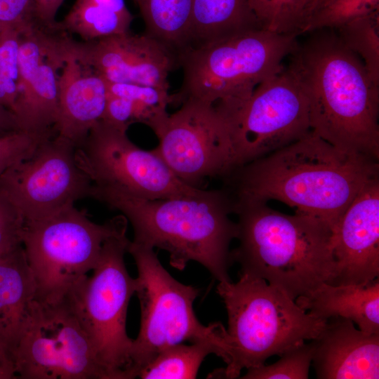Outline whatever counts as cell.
Wrapping results in <instances>:
<instances>
[{
    "label": "cell",
    "instance_id": "obj_31",
    "mask_svg": "<svg viewBox=\"0 0 379 379\" xmlns=\"http://www.w3.org/2000/svg\"><path fill=\"white\" fill-rule=\"evenodd\" d=\"M19 29L0 32V104L13 112L19 77Z\"/></svg>",
    "mask_w": 379,
    "mask_h": 379
},
{
    "label": "cell",
    "instance_id": "obj_26",
    "mask_svg": "<svg viewBox=\"0 0 379 379\" xmlns=\"http://www.w3.org/2000/svg\"><path fill=\"white\" fill-rule=\"evenodd\" d=\"M317 0H248L260 29L298 36L311 18Z\"/></svg>",
    "mask_w": 379,
    "mask_h": 379
},
{
    "label": "cell",
    "instance_id": "obj_32",
    "mask_svg": "<svg viewBox=\"0 0 379 379\" xmlns=\"http://www.w3.org/2000/svg\"><path fill=\"white\" fill-rule=\"evenodd\" d=\"M53 133L18 131L0 138V178L14 164L29 157L39 144Z\"/></svg>",
    "mask_w": 379,
    "mask_h": 379
},
{
    "label": "cell",
    "instance_id": "obj_34",
    "mask_svg": "<svg viewBox=\"0 0 379 379\" xmlns=\"http://www.w3.org/2000/svg\"><path fill=\"white\" fill-rule=\"evenodd\" d=\"M102 121L121 129L128 130L129 126L136 123L132 102L126 98L107 93Z\"/></svg>",
    "mask_w": 379,
    "mask_h": 379
},
{
    "label": "cell",
    "instance_id": "obj_5",
    "mask_svg": "<svg viewBox=\"0 0 379 379\" xmlns=\"http://www.w3.org/2000/svg\"><path fill=\"white\" fill-rule=\"evenodd\" d=\"M217 293L227 312L230 360L213 375L223 378H237L242 369L315 338L327 320L307 312L265 279L247 274L239 273L236 283L219 282Z\"/></svg>",
    "mask_w": 379,
    "mask_h": 379
},
{
    "label": "cell",
    "instance_id": "obj_19",
    "mask_svg": "<svg viewBox=\"0 0 379 379\" xmlns=\"http://www.w3.org/2000/svg\"><path fill=\"white\" fill-rule=\"evenodd\" d=\"M59 78L58 116L55 135L81 146L93 126L102 118L107 96V81L70 48Z\"/></svg>",
    "mask_w": 379,
    "mask_h": 379
},
{
    "label": "cell",
    "instance_id": "obj_9",
    "mask_svg": "<svg viewBox=\"0 0 379 379\" xmlns=\"http://www.w3.org/2000/svg\"><path fill=\"white\" fill-rule=\"evenodd\" d=\"M129 242L126 230L106 239L93 275L83 277L66 296L105 379H129L133 339L126 332V317L136 288L124 262Z\"/></svg>",
    "mask_w": 379,
    "mask_h": 379
},
{
    "label": "cell",
    "instance_id": "obj_2",
    "mask_svg": "<svg viewBox=\"0 0 379 379\" xmlns=\"http://www.w3.org/2000/svg\"><path fill=\"white\" fill-rule=\"evenodd\" d=\"M307 96L312 131L347 151L379 159V85L335 32H321L289 55Z\"/></svg>",
    "mask_w": 379,
    "mask_h": 379
},
{
    "label": "cell",
    "instance_id": "obj_37",
    "mask_svg": "<svg viewBox=\"0 0 379 379\" xmlns=\"http://www.w3.org/2000/svg\"><path fill=\"white\" fill-rule=\"evenodd\" d=\"M20 129L14 113L0 104V138L15 132Z\"/></svg>",
    "mask_w": 379,
    "mask_h": 379
},
{
    "label": "cell",
    "instance_id": "obj_41",
    "mask_svg": "<svg viewBox=\"0 0 379 379\" xmlns=\"http://www.w3.org/2000/svg\"><path fill=\"white\" fill-rule=\"evenodd\" d=\"M4 28H6V27H4L0 23V32H1V30H3Z\"/></svg>",
    "mask_w": 379,
    "mask_h": 379
},
{
    "label": "cell",
    "instance_id": "obj_22",
    "mask_svg": "<svg viewBox=\"0 0 379 379\" xmlns=\"http://www.w3.org/2000/svg\"><path fill=\"white\" fill-rule=\"evenodd\" d=\"M260 29L248 0H192L187 48Z\"/></svg>",
    "mask_w": 379,
    "mask_h": 379
},
{
    "label": "cell",
    "instance_id": "obj_12",
    "mask_svg": "<svg viewBox=\"0 0 379 379\" xmlns=\"http://www.w3.org/2000/svg\"><path fill=\"white\" fill-rule=\"evenodd\" d=\"M126 133L100 120L77 147L78 162L93 185L150 200L190 194L199 189L180 180L153 149L138 147Z\"/></svg>",
    "mask_w": 379,
    "mask_h": 379
},
{
    "label": "cell",
    "instance_id": "obj_17",
    "mask_svg": "<svg viewBox=\"0 0 379 379\" xmlns=\"http://www.w3.org/2000/svg\"><path fill=\"white\" fill-rule=\"evenodd\" d=\"M331 285L366 284L379 275V178L354 198L333 231Z\"/></svg>",
    "mask_w": 379,
    "mask_h": 379
},
{
    "label": "cell",
    "instance_id": "obj_33",
    "mask_svg": "<svg viewBox=\"0 0 379 379\" xmlns=\"http://www.w3.org/2000/svg\"><path fill=\"white\" fill-rule=\"evenodd\" d=\"M25 223L18 209L0 190V257L22 245Z\"/></svg>",
    "mask_w": 379,
    "mask_h": 379
},
{
    "label": "cell",
    "instance_id": "obj_25",
    "mask_svg": "<svg viewBox=\"0 0 379 379\" xmlns=\"http://www.w3.org/2000/svg\"><path fill=\"white\" fill-rule=\"evenodd\" d=\"M132 21L86 0H76L60 24L69 35L90 41L128 32Z\"/></svg>",
    "mask_w": 379,
    "mask_h": 379
},
{
    "label": "cell",
    "instance_id": "obj_30",
    "mask_svg": "<svg viewBox=\"0 0 379 379\" xmlns=\"http://www.w3.org/2000/svg\"><path fill=\"white\" fill-rule=\"evenodd\" d=\"M379 0H331L317 10L302 34L337 29L358 18L378 10Z\"/></svg>",
    "mask_w": 379,
    "mask_h": 379
},
{
    "label": "cell",
    "instance_id": "obj_15",
    "mask_svg": "<svg viewBox=\"0 0 379 379\" xmlns=\"http://www.w3.org/2000/svg\"><path fill=\"white\" fill-rule=\"evenodd\" d=\"M70 37L60 27L29 24L19 30V77L13 113L20 131L39 135L55 132L59 78Z\"/></svg>",
    "mask_w": 379,
    "mask_h": 379
},
{
    "label": "cell",
    "instance_id": "obj_28",
    "mask_svg": "<svg viewBox=\"0 0 379 379\" xmlns=\"http://www.w3.org/2000/svg\"><path fill=\"white\" fill-rule=\"evenodd\" d=\"M336 29L343 43L361 59L372 80L379 85L378 10Z\"/></svg>",
    "mask_w": 379,
    "mask_h": 379
},
{
    "label": "cell",
    "instance_id": "obj_8",
    "mask_svg": "<svg viewBox=\"0 0 379 379\" xmlns=\"http://www.w3.org/2000/svg\"><path fill=\"white\" fill-rule=\"evenodd\" d=\"M127 223L120 214L98 224L74 206L25 222L22 245L35 282L34 300L52 303L64 299L95 268L105 240L127 230Z\"/></svg>",
    "mask_w": 379,
    "mask_h": 379
},
{
    "label": "cell",
    "instance_id": "obj_23",
    "mask_svg": "<svg viewBox=\"0 0 379 379\" xmlns=\"http://www.w3.org/2000/svg\"><path fill=\"white\" fill-rule=\"evenodd\" d=\"M138 5L147 34L178 52L185 49L192 0H133Z\"/></svg>",
    "mask_w": 379,
    "mask_h": 379
},
{
    "label": "cell",
    "instance_id": "obj_21",
    "mask_svg": "<svg viewBox=\"0 0 379 379\" xmlns=\"http://www.w3.org/2000/svg\"><path fill=\"white\" fill-rule=\"evenodd\" d=\"M35 293L22 245L0 257V345L11 355L27 324Z\"/></svg>",
    "mask_w": 379,
    "mask_h": 379
},
{
    "label": "cell",
    "instance_id": "obj_18",
    "mask_svg": "<svg viewBox=\"0 0 379 379\" xmlns=\"http://www.w3.org/2000/svg\"><path fill=\"white\" fill-rule=\"evenodd\" d=\"M310 343L317 378H379V334L366 333L352 321L332 317Z\"/></svg>",
    "mask_w": 379,
    "mask_h": 379
},
{
    "label": "cell",
    "instance_id": "obj_40",
    "mask_svg": "<svg viewBox=\"0 0 379 379\" xmlns=\"http://www.w3.org/2000/svg\"><path fill=\"white\" fill-rule=\"evenodd\" d=\"M331 0H317L316 1V5H315V9H314V13L318 10L320 7H321L323 5H324L325 4H326L328 1H329ZM314 14V13H313Z\"/></svg>",
    "mask_w": 379,
    "mask_h": 379
},
{
    "label": "cell",
    "instance_id": "obj_6",
    "mask_svg": "<svg viewBox=\"0 0 379 379\" xmlns=\"http://www.w3.org/2000/svg\"><path fill=\"white\" fill-rule=\"evenodd\" d=\"M297 36L262 29L244 32L178 53L182 84L175 101L194 99L231 112L262 81L279 72Z\"/></svg>",
    "mask_w": 379,
    "mask_h": 379
},
{
    "label": "cell",
    "instance_id": "obj_36",
    "mask_svg": "<svg viewBox=\"0 0 379 379\" xmlns=\"http://www.w3.org/2000/svg\"><path fill=\"white\" fill-rule=\"evenodd\" d=\"M64 0H30L32 23L52 28L58 25L55 20L58 10Z\"/></svg>",
    "mask_w": 379,
    "mask_h": 379
},
{
    "label": "cell",
    "instance_id": "obj_20",
    "mask_svg": "<svg viewBox=\"0 0 379 379\" xmlns=\"http://www.w3.org/2000/svg\"><path fill=\"white\" fill-rule=\"evenodd\" d=\"M295 302L312 316L322 319L340 317L354 322L368 334H379L378 277L366 284H323L300 295Z\"/></svg>",
    "mask_w": 379,
    "mask_h": 379
},
{
    "label": "cell",
    "instance_id": "obj_39",
    "mask_svg": "<svg viewBox=\"0 0 379 379\" xmlns=\"http://www.w3.org/2000/svg\"><path fill=\"white\" fill-rule=\"evenodd\" d=\"M100 7L111 11L123 17L133 19L127 8L124 0H86Z\"/></svg>",
    "mask_w": 379,
    "mask_h": 379
},
{
    "label": "cell",
    "instance_id": "obj_35",
    "mask_svg": "<svg viewBox=\"0 0 379 379\" xmlns=\"http://www.w3.org/2000/svg\"><path fill=\"white\" fill-rule=\"evenodd\" d=\"M0 23L18 29L32 23L30 0H0Z\"/></svg>",
    "mask_w": 379,
    "mask_h": 379
},
{
    "label": "cell",
    "instance_id": "obj_29",
    "mask_svg": "<svg viewBox=\"0 0 379 379\" xmlns=\"http://www.w3.org/2000/svg\"><path fill=\"white\" fill-rule=\"evenodd\" d=\"M311 343L305 342L286 350L281 359L271 365L252 367L247 369L243 379H307L312 360Z\"/></svg>",
    "mask_w": 379,
    "mask_h": 379
},
{
    "label": "cell",
    "instance_id": "obj_11",
    "mask_svg": "<svg viewBox=\"0 0 379 379\" xmlns=\"http://www.w3.org/2000/svg\"><path fill=\"white\" fill-rule=\"evenodd\" d=\"M12 357L20 379H105L67 297L52 303L33 300Z\"/></svg>",
    "mask_w": 379,
    "mask_h": 379
},
{
    "label": "cell",
    "instance_id": "obj_38",
    "mask_svg": "<svg viewBox=\"0 0 379 379\" xmlns=\"http://www.w3.org/2000/svg\"><path fill=\"white\" fill-rule=\"evenodd\" d=\"M14 378H18V377L13 357L0 345V379Z\"/></svg>",
    "mask_w": 379,
    "mask_h": 379
},
{
    "label": "cell",
    "instance_id": "obj_4",
    "mask_svg": "<svg viewBox=\"0 0 379 379\" xmlns=\"http://www.w3.org/2000/svg\"><path fill=\"white\" fill-rule=\"evenodd\" d=\"M237 248L232 251L239 273L265 279L295 300L335 277L333 229L324 221L287 215L264 202L234 201Z\"/></svg>",
    "mask_w": 379,
    "mask_h": 379
},
{
    "label": "cell",
    "instance_id": "obj_24",
    "mask_svg": "<svg viewBox=\"0 0 379 379\" xmlns=\"http://www.w3.org/2000/svg\"><path fill=\"white\" fill-rule=\"evenodd\" d=\"M218 350L207 342H196L187 345L175 344L161 350L140 371L136 378L142 379H193L206 357Z\"/></svg>",
    "mask_w": 379,
    "mask_h": 379
},
{
    "label": "cell",
    "instance_id": "obj_3",
    "mask_svg": "<svg viewBox=\"0 0 379 379\" xmlns=\"http://www.w3.org/2000/svg\"><path fill=\"white\" fill-rule=\"evenodd\" d=\"M91 197L126 218L133 242L167 251L174 268L182 270L196 261L219 282L231 281L230 246L238 228L230 217L234 199L229 190L199 188L190 194L150 200L93 185Z\"/></svg>",
    "mask_w": 379,
    "mask_h": 379
},
{
    "label": "cell",
    "instance_id": "obj_1",
    "mask_svg": "<svg viewBox=\"0 0 379 379\" xmlns=\"http://www.w3.org/2000/svg\"><path fill=\"white\" fill-rule=\"evenodd\" d=\"M227 178L236 201L277 200L334 230L361 190L379 178V165L375 159L338 148L311 131L239 167Z\"/></svg>",
    "mask_w": 379,
    "mask_h": 379
},
{
    "label": "cell",
    "instance_id": "obj_27",
    "mask_svg": "<svg viewBox=\"0 0 379 379\" xmlns=\"http://www.w3.org/2000/svg\"><path fill=\"white\" fill-rule=\"evenodd\" d=\"M107 87L108 93L129 99L136 123L147 125L152 131L168 116V105L175 101L168 90L154 86L107 81Z\"/></svg>",
    "mask_w": 379,
    "mask_h": 379
},
{
    "label": "cell",
    "instance_id": "obj_10",
    "mask_svg": "<svg viewBox=\"0 0 379 379\" xmlns=\"http://www.w3.org/2000/svg\"><path fill=\"white\" fill-rule=\"evenodd\" d=\"M224 116L234 170L312 131L307 96L288 66L260 83L238 109Z\"/></svg>",
    "mask_w": 379,
    "mask_h": 379
},
{
    "label": "cell",
    "instance_id": "obj_7",
    "mask_svg": "<svg viewBox=\"0 0 379 379\" xmlns=\"http://www.w3.org/2000/svg\"><path fill=\"white\" fill-rule=\"evenodd\" d=\"M127 252L137 270L135 293L140 306V326L133 339L129 379L161 350L190 341L207 342L220 352L227 364L230 360L227 331L220 322L208 326L197 318L193 309L200 290L174 279L161 264L154 248L130 241Z\"/></svg>",
    "mask_w": 379,
    "mask_h": 379
},
{
    "label": "cell",
    "instance_id": "obj_14",
    "mask_svg": "<svg viewBox=\"0 0 379 379\" xmlns=\"http://www.w3.org/2000/svg\"><path fill=\"white\" fill-rule=\"evenodd\" d=\"M93 182L80 166L77 147L54 135L0 178L2 191L25 222L41 220L90 197Z\"/></svg>",
    "mask_w": 379,
    "mask_h": 379
},
{
    "label": "cell",
    "instance_id": "obj_16",
    "mask_svg": "<svg viewBox=\"0 0 379 379\" xmlns=\"http://www.w3.org/2000/svg\"><path fill=\"white\" fill-rule=\"evenodd\" d=\"M76 57L106 81L170 88L168 76L179 65L178 52L145 33L129 32L90 41L70 39Z\"/></svg>",
    "mask_w": 379,
    "mask_h": 379
},
{
    "label": "cell",
    "instance_id": "obj_13",
    "mask_svg": "<svg viewBox=\"0 0 379 379\" xmlns=\"http://www.w3.org/2000/svg\"><path fill=\"white\" fill-rule=\"evenodd\" d=\"M153 132V150L185 185L199 188L208 178L228 177L234 170L226 119L215 104L186 99Z\"/></svg>",
    "mask_w": 379,
    "mask_h": 379
}]
</instances>
